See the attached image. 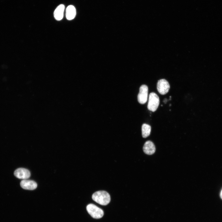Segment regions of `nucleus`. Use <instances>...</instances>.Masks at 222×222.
Masks as SVG:
<instances>
[{
  "label": "nucleus",
  "instance_id": "1",
  "mask_svg": "<svg viewBox=\"0 0 222 222\" xmlns=\"http://www.w3.org/2000/svg\"><path fill=\"white\" fill-rule=\"evenodd\" d=\"M92 199L100 205H106L110 202V197L106 191H100L94 193L92 196Z\"/></svg>",
  "mask_w": 222,
  "mask_h": 222
},
{
  "label": "nucleus",
  "instance_id": "2",
  "mask_svg": "<svg viewBox=\"0 0 222 222\" xmlns=\"http://www.w3.org/2000/svg\"><path fill=\"white\" fill-rule=\"evenodd\" d=\"M86 210L88 213L93 218L99 219L104 215L103 210L93 204H89L86 207Z\"/></svg>",
  "mask_w": 222,
  "mask_h": 222
},
{
  "label": "nucleus",
  "instance_id": "3",
  "mask_svg": "<svg viewBox=\"0 0 222 222\" xmlns=\"http://www.w3.org/2000/svg\"><path fill=\"white\" fill-rule=\"evenodd\" d=\"M159 104V99L157 95L154 92L150 93L149 96L147 108L152 112L155 111Z\"/></svg>",
  "mask_w": 222,
  "mask_h": 222
},
{
  "label": "nucleus",
  "instance_id": "4",
  "mask_svg": "<svg viewBox=\"0 0 222 222\" xmlns=\"http://www.w3.org/2000/svg\"><path fill=\"white\" fill-rule=\"evenodd\" d=\"M148 90V87L147 85L143 84L140 86L138 96V100L140 104H143L146 102L147 100Z\"/></svg>",
  "mask_w": 222,
  "mask_h": 222
},
{
  "label": "nucleus",
  "instance_id": "5",
  "mask_svg": "<svg viewBox=\"0 0 222 222\" xmlns=\"http://www.w3.org/2000/svg\"><path fill=\"white\" fill-rule=\"evenodd\" d=\"M157 89L158 92L162 95H165L168 92L170 88L168 82L165 79L158 80L157 84Z\"/></svg>",
  "mask_w": 222,
  "mask_h": 222
},
{
  "label": "nucleus",
  "instance_id": "6",
  "mask_svg": "<svg viewBox=\"0 0 222 222\" xmlns=\"http://www.w3.org/2000/svg\"><path fill=\"white\" fill-rule=\"evenodd\" d=\"M14 175L17 178L23 179H28L31 175L30 172L28 170L23 168L16 170L14 171Z\"/></svg>",
  "mask_w": 222,
  "mask_h": 222
},
{
  "label": "nucleus",
  "instance_id": "7",
  "mask_svg": "<svg viewBox=\"0 0 222 222\" xmlns=\"http://www.w3.org/2000/svg\"><path fill=\"white\" fill-rule=\"evenodd\" d=\"M21 187L26 190H33L37 187V184L34 181L27 179H23L20 182Z\"/></svg>",
  "mask_w": 222,
  "mask_h": 222
},
{
  "label": "nucleus",
  "instance_id": "8",
  "mask_svg": "<svg viewBox=\"0 0 222 222\" xmlns=\"http://www.w3.org/2000/svg\"><path fill=\"white\" fill-rule=\"evenodd\" d=\"M143 149L144 152L148 155L152 154L155 151L154 145L150 141H148L146 142L144 145Z\"/></svg>",
  "mask_w": 222,
  "mask_h": 222
},
{
  "label": "nucleus",
  "instance_id": "9",
  "mask_svg": "<svg viewBox=\"0 0 222 222\" xmlns=\"http://www.w3.org/2000/svg\"><path fill=\"white\" fill-rule=\"evenodd\" d=\"M64 8V5L60 4L56 9L54 12V16L56 20L59 21L63 18Z\"/></svg>",
  "mask_w": 222,
  "mask_h": 222
},
{
  "label": "nucleus",
  "instance_id": "10",
  "mask_svg": "<svg viewBox=\"0 0 222 222\" xmlns=\"http://www.w3.org/2000/svg\"><path fill=\"white\" fill-rule=\"evenodd\" d=\"M76 14V11L75 7L72 5L68 6L66 9V17L68 20L73 19Z\"/></svg>",
  "mask_w": 222,
  "mask_h": 222
},
{
  "label": "nucleus",
  "instance_id": "11",
  "mask_svg": "<svg viewBox=\"0 0 222 222\" xmlns=\"http://www.w3.org/2000/svg\"><path fill=\"white\" fill-rule=\"evenodd\" d=\"M151 127L150 125L143 124L142 126V135L143 138H146L150 134Z\"/></svg>",
  "mask_w": 222,
  "mask_h": 222
},
{
  "label": "nucleus",
  "instance_id": "12",
  "mask_svg": "<svg viewBox=\"0 0 222 222\" xmlns=\"http://www.w3.org/2000/svg\"><path fill=\"white\" fill-rule=\"evenodd\" d=\"M220 197L222 199V190L220 192Z\"/></svg>",
  "mask_w": 222,
  "mask_h": 222
}]
</instances>
